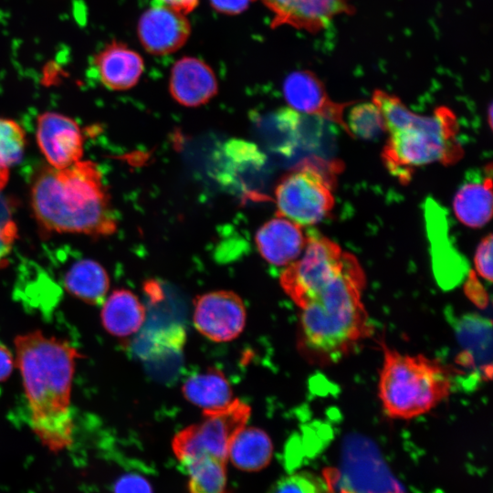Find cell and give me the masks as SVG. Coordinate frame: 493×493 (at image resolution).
I'll use <instances>...</instances> for the list:
<instances>
[{"mask_svg": "<svg viewBox=\"0 0 493 493\" xmlns=\"http://www.w3.org/2000/svg\"><path fill=\"white\" fill-rule=\"evenodd\" d=\"M15 350L33 432L52 452L68 448L75 427L70 397L79 351L39 330L16 336Z\"/></svg>", "mask_w": 493, "mask_h": 493, "instance_id": "2", "label": "cell"}, {"mask_svg": "<svg viewBox=\"0 0 493 493\" xmlns=\"http://www.w3.org/2000/svg\"><path fill=\"white\" fill-rule=\"evenodd\" d=\"M17 229L13 219L12 204L0 194V268L8 263Z\"/></svg>", "mask_w": 493, "mask_h": 493, "instance_id": "27", "label": "cell"}, {"mask_svg": "<svg viewBox=\"0 0 493 493\" xmlns=\"http://www.w3.org/2000/svg\"><path fill=\"white\" fill-rule=\"evenodd\" d=\"M217 89L215 75L204 60L184 57L173 65L169 90L179 104L185 107L203 105L215 97Z\"/></svg>", "mask_w": 493, "mask_h": 493, "instance_id": "14", "label": "cell"}, {"mask_svg": "<svg viewBox=\"0 0 493 493\" xmlns=\"http://www.w3.org/2000/svg\"><path fill=\"white\" fill-rule=\"evenodd\" d=\"M488 123H489L488 125L491 128L492 127V107H491V105L488 108Z\"/></svg>", "mask_w": 493, "mask_h": 493, "instance_id": "33", "label": "cell"}, {"mask_svg": "<svg viewBox=\"0 0 493 493\" xmlns=\"http://www.w3.org/2000/svg\"><path fill=\"white\" fill-rule=\"evenodd\" d=\"M457 341L462 352L457 362L479 378L490 380L491 361V323L477 315H466L456 325Z\"/></svg>", "mask_w": 493, "mask_h": 493, "instance_id": "16", "label": "cell"}, {"mask_svg": "<svg viewBox=\"0 0 493 493\" xmlns=\"http://www.w3.org/2000/svg\"><path fill=\"white\" fill-rule=\"evenodd\" d=\"M453 209L456 218L465 226L478 228L492 215V164L486 168L483 179L463 184L455 195Z\"/></svg>", "mask_w": 493, "mask_h": 493, "instance_id": "18", "label": "cell"}, {"mask_svg": "<svg viewBox=\"0 0 493 493\" xmlns=\"http://www.w3.org/2000/svg\"><path fill=\"white\" fill-rule=\"evenodd\" d=\"M339 165L304 161L284 175L275 189L278 215L299 226L325 219L334 206V172Z\"/></svg>", "mask_w": 493, "mask_h": 493, "instance_id": "6", "label": "cell"}, {"mask_svg": "<svg viewBox=\"0 0 493 493\" xmlns=\"http://www.w3.org/2000/svg\"><path fill=\"white\" fill-rule=\"evenodd\" d=\"M283 96L288 106L299 112L322 117L341 125L349 102L333 101L319 77L310 70H297L288 74L282 85Z\"/></svg>", "mask_w": 493, "mask_h": 493, "instance_id": "13", "label": "cell"}, {"mask_svg": "<svg viewBox=\"0 0 493 493\" xmlns=\"http://www.w3.org/2000/svg\"><path fill=\"white\" fill-rule=\"evenodd\" d=\"M26 146L25 131L12 120L0 118V170L21 161Z\"/></svg>", "mask_w": 493, "mask_h": 493, "instance_id": "26", "label": "cell"}, {"mask_svg": "<svg viewBox=\"0 0 493 493\" xmlns=\"http://www.w3.org/2000/svg\"><path fill=\"white\" fill-rule=\"evenodd\" d=\"M145 309L131 290H114L106 300L100 312L104 329L116 337H127L137 332L145 320Z\"/></svg>", "mask_w": 493, "mask_h": 493, "instance_id": "19", "label": "cell"}, {"mask_svg": "<svg viewBox=\"0 0 493 493\" xmlns=\"http://www.w3.org/2000/svg\"><path fill=\"white\" fill-rule=\"evenodd\" d=\"M190 33L184 14L155 2L142 15L137 26L142 47L153 55L175 52L185 44Z\"/></svg>", "mask_w": 493, "mask_h": 493, "instance_id": "11", "label": "cell"}, {"mask_svg": "<svg viewBox=\"0 0 493 493\" xmlns=\"http://www.w3.org/2000/svg\"><path fill=\"white\" fill-rule=\"evenodd\" d=\"M66 290L75 298L91 305L104 302L110 287L104 267L92 259L75 262L64 277Z\"/></svg>", "mask_w": 493, "mask_h": 493, "instance_id": "20", "label": "cell"}, {"mask_svg": "<svg viewBox=\"0 0 493 493\" xmlns=\"http://www.w3.org/2000/svg\"><path fill=\"white\" fill-rule=\"evenodd\" d=\"M152 2L163 5L186 15L198 5L199 0H153Z\"/></svg>", "mask_w": 493, "mask_h": 493, "instance_id": "32", "label": "cell"}, {"mask_svg": "<svg viewBox=\"0 0 493 493\" xmlns=\"http://www.w3.org/2000/svg\"><path fill=\"white\" fill-rule=\"evenodd\" d=\"M307 235L301 226L278 215L266 222L256 234L262 257L271 265L287 267L302 254Z\"/></svg>", "mask_w": 493, "mask_h": 493, "instance_id": "15", "label": "cell"}, {"mask_svg": "<svg viewBox=\"0 0 493 493\" xmlns=\"http://www.w3.org/2000/svg\"><path fill=\"white\" fill-rule=\"evenodd\" d=\"M254 0H210V4L217 12L225 15L242 13Z\"/></svg>", "mask_w": 493, "mask_h": 493, "instance_id": "30", "label": "cell"}, {"mask_svg": "<svg viewBox=\"0 0 493 493\" xmlns=\"http://www.w3.org/2000/svg\"><path fill=\"white\" fill-rule=\"evenodd\" d=\"M194 324L202 335L213 341H230L244 330L245 305L232 291L203 294L194 300Z\"/></svg>", "mask_w": 493, "mask_h": 493, "instance_id": "9", "label": "cell"}, {"mask_svg": "<svg viewBox=\"0 0 493 493\" xmlns=\"http://www.w3.org/2000/svg\"><path fill=\"white\" fill-rule=\"evenodd\" d=\"M273 15V28L288 26L318 34L342 15H353L351 0H261Z\"/></svg>", "mask_w": 493, "mask_h": 493, "instance_id": "10", "label": "cell"}, {"mask_svg": "<svg viewBox=\"0 0 493 493\" xmlns=\"http://www.w3.org/2000/svg\"><path fill=\"white\" fill-rule=\"evenodd\" d=\"M273 445L266 432L257 427H244L233 439L228 457L233 465L246 471H258L271 460Z\"/></svg>", "mask_w": 493, "mask_h": 493, "instance_id": "22", "label": "cell"}, {"mask_svg": "<svg viewBox=\"0 0 493 493\" xmlns=\"http://www.w3.org/2000/svg\"><path fill=\"white\" fill-rule=\"evenodd\" d=\"M372 101L388 133L383 163L401 183H408L418 167L433 163L452 165L463 157L456 116L447 107H437L431 115L417 114L397 96L379 89Z\"/></svg>", "mask_w": 493, "mask_h": 493, "instance_id": "4", "label": "cell"}, {"mask_svg": "<svg viewBox=\"0 0 493 493\" xmlns=\"http://www.w3.org/2000/svg\"><path fill=\"white\" fill-rule=\"evenodd\" d=\"M492 234H488L479 243L474 257L476 270L478 275L492 281Z\"/></svg>", "mask_w": 493, "mask_h": 493, "instance_id": "28", "label": "cell"}, {"mask_svg": "<svg viewBox=\"0 0 493 493\" xmlns=\"http://www.w3.org/2000/svg\"><path fill=\"white\" fill-rule=\"evenodd\" d=\"M113 493H153L150 482L138 474H125L113 486Z\"/></svg>", "mask_w": 493, "mask_h": 493, "instance_id": "29", "label": "cell"}, {"mask_svg": "<svg viewBox=\"0 0 493 493\" xmlns=\"http://www.w3.org/2000/svg\"><path fill=\"white\" fill-rule=\"evenodd\" d=\"M250 413V406L239 399L218 409L204 410L200 423L185 427L173 439L172 447L180 464L201 456L226 462L230 445L245 427Z\"/></svg>", "mask_w": 493, "mask_h": 493, "instance_id": "7", "label": "cell"}, {"mask_svg": "<svg viewBox=\"0 0 493 493\" xmlns=\"http://www.w3.org/2000/svg\"><path fill=\"white\" fill-rule=\"evenodd\" d=\"M341 126L355 139H375L385 131L383 116L372 100L349 102L343 110Z\"/></svg>", "mask_w": 493, "mask_h": 493, "instance_id": "24", "label": "cell"}, {"mask_svg": "<svg viewBox=\"0 0 493 493\" xmlns=\"http://www.w3.org/2000/svg\"><path fill=\"white\" fill-rule=\"evenodd\" d=\"M182 391L187 401L204 410L224 407L233 400L228 380L215 368H209L187 378Z\"/></svg>", "mask_w": 493, "mask_h": 493, "instance_id": "21", "label": "cell"}, {"mask_svg": "<svg viewBox=\"0 0 493 493\" xmlns=\"http://www.w3.org/2000/svg\"><path fill=\"white\" fill-rule=\"evenodd\" d=\"M16 362L8 348L0 343V382H4L11 375Z\"/></svg>", "mask_w": 493, "mask_h": 493, "instance_id": "31", "label": "cell"}, {"mask_svg": "<svg viewBox=\"0 0 493 493\" xmlns=\"http://www.w3.org/2000/svg\"><path fill=\"white\" fill-rule=\"evenodd\" d=\"M342 493H403L368 439L349 437L343 449Z\"/></svg>", "mask_w": 493, "mask_h": 493, "instance_id": "8", "label": "cell"}, {"mask_svg": "<svg viewBox=\"0 0 493 493\" xmlns=\"http://www.w3.org/2000/svg\"><path fill=\"white\" fill-rule=\"evenodd\" d=\"M101 83L112 90H126L137 84L143 69L139 53L118 41L107 44L94 58Z\"/></svg>", "mask_w": 493, "mask_h": 493, "instance_id": "17", "label": "cell"}, {"mask_svg": "<svg viewBox=\"0 0 493 493\" xmlns=\"http://www.w3.org/2000/svg\"><path fill=\"white\" fill-rule=\"evenodd\" d=\"M267 493H332V487L327 476L302 471L280 477Z\"/></svg>", "mask_w": 493, "mask_h": 493, "instance_id": "25", "label": "cell"}, {"mask_svg": "<svg viewBox=\"0 0 493 493\" xmlns=\"http://www.w3.org/2000/svg\"><path fill=\"white\" fill-rule=\"evenodd\" d=\"M37 141L53 168L63 169L83 155V137L78 123L57 112H45L37 119Z\"/></svg>", "mask_w": 493, "mask_h": 493, "instance_id": "12", "label": "cell"}, {"mask_svg": "<svg viewBox=\"0 0 493 493\" xmlns=\"http://www.w3.org/2000/svg\"><path fill=\"white\" fill-rule=\"evenodd\" d=\"M453 374L438 360L384 347L378 383L384 412L404 420L428 413L449 395Z\"/></svg>", "mask_w": 493, "mask_h": 493, "instance_id": "5", "label": "cell"}, {"mask_svg": "<svg viewBox=\"0 0 493 493\" xmlns=\"http://www.w3.org/2000/svg\"><path fill=\"white\" fill-rule=\"evenodd\" d=\"M31 203L36 218L49 231L102 236L117 227L102 175L91 161L43 169L33 183Z\"/></svg>", "mask_w": 493, "mask_h": 493, "instance_id": "3", "label": "cell"}, {"mask_svg": "<svg viewBox=\"0 0 493 493\" xmlns=\"http://www.w3.org/2000/svg\"><path fill=\"white\" fill-rule=\"evenodd\" d=\"M364 271L351 253L298 304V345L312 363L339 362L372 331L362 303Z\"/></svg>", "mask_w": 493, "mask_h": 493, "instance_id": "1", "label": "cell"}, {"mask_svg": "<svg viewBox=\"0 0 493 493\" xmlns=\"http://www.w3.org/2000/svg\"><path fill=\"white\" fill-rule=\"evenodd\" d=\"M226 463L211 456H201L181 464L188 476V493H229Z\"/></svg>", "mask_w": 493, "mask_h": 493, "instance_id": "23", "label": "cell"}]
</instances>
